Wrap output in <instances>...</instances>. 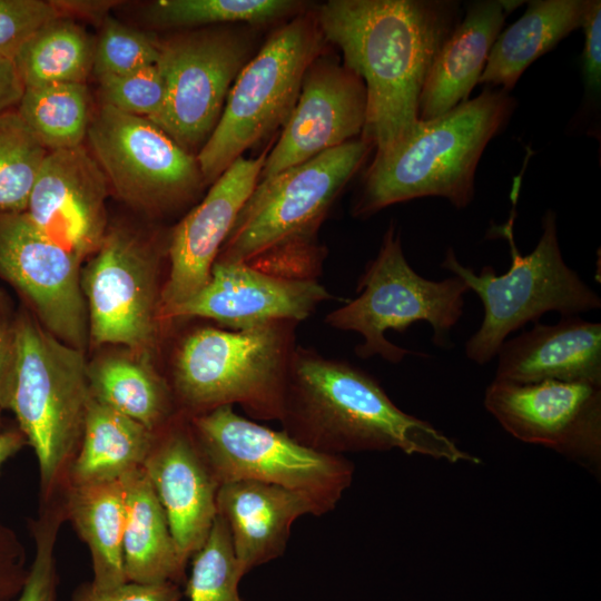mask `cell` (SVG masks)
<instances>
[{
	"mask_svg": "<svg viewBox=\"0 0 601 601\" xmlns=\"http://www.w3.org/2000/svg\"><path fill=\"white\" fill-rule=\"evenodd\" d=\"M495 378L518 384L543 381L601 386V324L579 315L535 324L505 339L496 353Z\"/></svg>",
	"mask_w": 601,
	"mask_h": 601,
	"instance_id": "22",
	"label": "cell"
},
{
	"mask_svg": "<svg viewBox=\"0 0 601 601\" xmlns=\"http://www.w3.org/2000/svg\"><path fill=\"white\" fill-rule=\"evenodd\" d=\"M28 571L23 544L12 529L0 523V601L18 597Z\"/></svg>",
	"mask_w": 601,
	"mask_h": 601,
	"instance_id": "40",
	"label": "cell"
},
{
	"mask_svg": "<svg viewBox=\"0 0 601 601\" xmlns=\"http://www.w3.org/2000/svg\"><path fill=\"white\" fill-rule=\"evenodd\" d=\"M357 292V297L326 316L327 325L363 337L355 349L357 356L378 355L400 363L412 352L391 343L386 331L403 333L423 321L433 329L434 345L449 348L450 334L463 315L464 295L470 289L455 275L442 280L418 275L406 260L400 233L392 224L376 257L361 275Z\"/></svg>",
	"mask_w": 601,
	"mask_h": 601,
	"instance_id": "8",
	"label": "cell"
},
{
	"mask_svg": "<svg viewBox=\"0 0 601 601\" xmlns=\"http://www.w3.org/2000/svg\"><path fill=\"white\" fill-rule=\"evenodd\" d=\"M183 592L175 582H125L118 587L98 590L90 582L79 585L71 601H181Z\"/></svg>",
	"mask_w": 601,
	"mask_h": 601,
	"instance_id": "38",
	"label": "cell"
},
{
	"mask_svg": "<svg viewBox=\"0 0 601 601\" xmlns=\"http://www.w3.org/2000/svg\"><path fill=\"white\" fill-rule=\"evenodd\" d=\"M486 411L515 439L538 444L601 470V386L543 381L518 384L494 378L484 394Z\"/></svg>",
	"mask_w": 601,
	"mask_h": 601,
	"instance_id": "13",
	"label": "cell"
},
{
	"mask_svg": "<svg viewBox=\"0 0 601 601\" xmlns=\"http://www.w3.org/2000/svg\"><path fill=\"white\" fill-rule=\"evenodd\" d=\"M2 411H3V410L0 407V432H1L2 430H4V427H3Z\"/></svg>",
	"mask_w": 601,
	"mask_h": 601,
	"instance_id": "45",
	"label": "cell"
},
{
	"mask_svg": "<svg viewBox=\"0 0 601 601\" xmlns=\"http://www.w3.org/2000/svg\"><path fill=\"white\" fill-rule=\"evenodd\" d=\"M189 425L219 485L240 480L278 485L308 494L327 513L353 482L354 464L345 456L309 449L230 405L191 416Z\"/></svg>",
	"mask_w": 601,
	"mask_h": 601,
	"instance_id": "9",
	"label": "cell"
},
{
	"mask_svg": "<svg viewBox=\"0 0 601 601\" xmlns=\"http://www.w3.org/2000/svg\"><path fill=\"white\" fill-rule=\"evenodd\" d=\"M155 440L156 432L91 396L70 466L71 484L121 479L142 466Z\"/></svg>",
	"mask_w": 601,
	"mask_h": 601,
	"instance_id": "27",
	"label": "cell"
},
{
	"mask_svg": "<svg viewBox=\"0 0 601 601\" xmlns=\"http://www.w3.org/2000/svg\"><path fill=\"white\" fill-rule=\"evenodd\" d=\"M302 7L290 0H159L147 6V21L160 28H198L219 23H266Z\"/></svg>",
	"mask_w": 601,
	"mask_h": 601,
	"instance_id": "31",
	"label": "cell"
},
{
	"mask_svg": "<svg viewBox=\"0 0 601 601\" xmlns=\"http://www.w3.org/2000/svg\"><path fill=\"white\" fill-rule=\"evenodd\" d=\"M92 398L152 432L165 426L171 414V393L145 361L110 355L88 366Z\"/></svg>",
	"mask_w": 601,
	"mask_h": 601,
	"instance_id": "28",
	"label": "cell"
},
{
	"mask_svg": "<svg viewBox=\"0 0 601 601\" xmlns=\"http://www.w3.org/2000/svg\"><path fill=\"white\" fill-rule=\"evenodd\" d=\"M523 3L514 0H481L467 6L441 46L424 82L418 120L437 118L469 100L484 70L490 50L505 18Z\"/></svg>",
	"mask_w": 601,
	"mask_h": 601,
	"instance_id": "23",
	"label": "cell"
},
{
	"mask_svg": "<svg viewBox=\"0 0 601 601\" xmlns=\"http://www.w3.org/2000/svg\"><path fill=\"white\" fill-rule=\"evenodd\" d=\"M58 17L52 1L0 0V56L13 59L39 28Z\"/></svg>",
	"mask_w": 601,
	"mask_h": 601,
	"instance_id": "37",
	"label": "cell"
},
{
	"mask_svg": "<svg viewBox=\"0 0 601 601\" xmlns=\"http://www.w3.org/2000/svg\"><path fill=\"white\" fill-rule=\"evenodd\" d=\"M323 40L315 14L300 13L246 62L215 129L196 156L204 181L214 183L245 150L285 125Z\"/></svg>",
	"mask_w": 601,
	"mask_h": 601,
	"instance_id": "7",
	"label": "cell"
},
{
	"mask_svg": "<svg viewBox=\"0 0 601 601\" xmlns=\"http://www.w3.org/2000/svg\"><path fill=\"white\" fill-rule=\"evenodd\" d=\"M24 444L27 440L19 427L4 428L0 432V470Z\"/></svg>",
	"mask_w": 601,
	"mask_h": 601,
	"instance_id": "44",
	"label": "cell"
},
{
	"mask_svg": "<svg viewBox=\"0 0 601 601\" xmlns=\"http://www.w3.org/2000/svg\"><path fill=\"white\" fill-rule=\"evenodd\" d=\"M62 519V510L53 509L32 522L35 556L23 588L13 601H58L55 545Z\"/></svg>",
	"mask_w": 601,
	"mask_h": 601,
	"instance_id": "36",
	"label": "cell"
},
{
	"mask_svg": "<svg viewBox=\"0 0 601 601\" xmlns=\"http://www.w3.org/2000/svg\"><path fill=\"white\" fill-rule=\"evenodd\" d=\"M295 324L200 327L184 337L173 362V386L190 417L238 404L254 418L279 421Z\"/></svg>",
	"mask_w": 601,
	"mask_h": 601,
	"instance_id": "5",
	"label": "cell"
},
{
	"mask_svg": "<svg viewBox=\"0 0 601 601\" xmlns=\"http://www.w3.org/2000/svg\"><path fill=\"white\" fill-rule=\"evenodd\" d=\"M331 295L316 279L289 278L246 263L215 262L207 284L166 318H207L233 331L300 322Z\"/></svg>",
	"mask_w": 601,
	"mask_h": 601,
	"instance_id": "17",
	"label": "cell"
},
{
	"mask_svg": "<svg viewBox=\"0 0 601 601\" xmlns=\"http://www.w3.org/2000/svg\"><path fill=\"white\" fill-rule=\"evenodd\" d=\"M324 40L366 89L362 138L383 155L418 122L430 68L457 23L459 3L444 0H329L315 13Z\"/></svg>",
	"mask_w": 601,
	"mask_h": 601,
	"instance_id": "1",
	"label": "cell"
},
{
	"mask_svg": "<svg viewBox=\"0 0 601 601\" xmlns=\"http://www.w3.org/2000/svg\"><path fill=\"white\" fill-rule=\"evenodd\" d=\"M158 59L157 41L112 18H105L93 50L92 71L99 80L156 65Z\"/></svg>",
	"mask_w": 601,
	"mask_h": 601,
	"instance_id": "34",
	"label": "cell"
},
{
	"mask_svg": "<svg viewBox=\"0 0 601 601\" xmlns=\"http://www.w3.org/2000/svg\"><path fill=\"white\" fill-rule=\"evenodd\" d=\"M81 262L43 236L24 213L0 215V277L30 303L43 328L85 352L89 324Z\"/></svg>",
	"mask_w": 601,
	"mask_h": 601,
	"instance_id": "14",
	"label": "cell"
},
{
	"mask_svg": "<svg viewBox=\"0 0 601 601\" xmlns=\"http://www.w3.org/2000/svg\"><path fill=\"white\" fill-rule=\"evenodd\" d=\"M18 355V314L0 288V407L10 410Z\"/></svg>",
	"mask_w": 601,
	"mask_h": 601,
	"instance_id": "39",
	"label": "cell"
},
{
	"mask_svg": "<svg viewBox=\"0 0 601 601\" xmlns=\"http://www.w3.org/2000/svg\"><path fill=\"white\" fill-rule=\"evenodd\" d=\"M186 581L188 601H243L238 584L245 575L233 548L225 520L216 515L201 546L193 554Z\"/></svg>",
	"mask_w": 601,
	"mask_h": 601,
	"instance_id": "33",
	"label": "cell"
},
{
	"mask_svg": "<svg viewBox=\"0 0 601 601\" xmlns=\"http://www.w3.org/2000/svg\"><path fill=\"white\" fill-rule=\"evenodd\" d=\"M365 119L363 80L345 66L317 58L304 75L295 107L266 155L259 179L355 139Z\"/></svg>",
	"mask_w": 601,
	"mask_h": 601,
	"instance_id": "16",
	"label": "cell"
},
{
	"mask_svg": "<svg viewBox=\"0 0 601 601\" xmlns=\"http://www.w3.org/2000/svg\"><path fill=\"white\" fill-rule=\"evenodd\" d=\"M582 28L584 47L582 72L589 91L599 92L601 87V2L590 0Z\"/></svg>",
	"mask_w": 601,
	"mask_h": 601,
	"instance_id": "41",
	"label": "cell"
},
{
	"mask_svg": "<svg viewBox=\"0 0 601 601\" xmlns=\"http://www.w3.org/2000/svg\"><path fill=\"white\" fill-rule=\"evenodd\" d=\"M590 0H534L495 39L479 83L509 91L522 72L559 41L582 27Z\"/></svg>",
	"mask_w": 601,
	"mask_h": 601,
	"instance_id": "25",
	"label": "cell"
},
{
	"mask_svg": "<svg viewBox=\"0 0 601 601\" xmlns=\"http://www.w3.org/2000/svg\"><path fill=\"white\" fill-rule=\"evenodd\" d=\"M95 45L71 19L58 17L39 28L13 58L24 88L58 82L85 83Z\"/></svg>",
	"mask_w": 601,
	"mask_h": 601,
	"instance_id": "29",
	"label": "cell"
},
{
	"mask_svg": "<svg viewBox=\"0 0 601 601\" xmlns=\"http://www.w3.org/2000/svg\"><path fill=\"white\" fill-rule=\"evenodd\" d=\"M85 352L18 314V355L10 410L36 454L47 492L78 450L91 398Z\"/></svg>",
	"mask_w": 601,
	"mask_h": 601,
	"instance_id": "6",
	"label": "cell"
},
{
	"mask_svg": "<svg viewBox=\"0 0 601 601\" xmlns=\"http://www.w3.org/2000/svg\"><path fill=\"white\" fill-rule=\"evenodd\" d=\"M47 152L16 109L0 115V215L26 211Z\"/></svg>",
	"mask_w": 601,
	"mask_h": 601,
	"instance_id": "32",
	"label": "cell"
},
{
	"mask_svg": "<svg viewBox=\"0 0 601 601\" xmlns=\"http://www.w3.org/2000/svg\"><path fill=\"white\" fill-rule=\"evenodd\" d=\"M266 154L236 159L214 183L203 201L175 228L170 267L160 292L159 317L198 293L208 282L211 267L242 207L259 180Z\"/></svg>",
	"mask_w": 601,
	"mask_h": 601,
	"instance_id": "19",
	"label": "cell"
},
{
	"mask_svg": "<svg viewBox=\"0 0 601 601\" xmlns=\"http://www.w3.org/2000/svg\"><path fill=\"white\" fill-rule=\"evenodd\" d=\"M16 110L48 151L81 146L87 137L90 114L85 83L27 87Z\"/></svg>",
	"mask_w": 601,
	"mask_h": 601,
	"instance_id": "30",
	"label": "cell"
},
{
	"mask_svg": "<svg viewBox=\"0 0 601 601\" xmlns=\"http://www.w3.org/2000/svg\"><path fill=\"white\" fill-rule=\"evenodd\" d=\"M373 146L352 139L258 180L215 262L248 263L292 239L315 237L327 210Z\"/></svg>",
	"mask_w": 601,
	"mask_h": 601,
	"instance_id": "10",
	"label": "cell"
},
{
	"mask_svg": "<svg viewBox=\"0 0 601 601\" xmlns=\"http://www.w3.org/2000/svg\"><path fill=\"white\" fill-rule=\"evenodd\" d=\"M85 269L89 338L97 344L147 348L159 317L156 266L150 253L132 235L115 230L105 235Z\"/></svg>",
	"mask_w": 601,
	"mask_h": 601,
	"instance_id": "15",
	"label": "cell"
},
{
	"mask_svg": "<svg viewBox=\"0 0 601 601\" xmlns=\"http://www.w3.org/2000/svg\"><path fill=\"white\" fill-rule=\"evenodd\" d=\"M158 47L166 98L150 121L191 154L215 129L229 89L247 62L248 40L228 29H203L178 33Z\"/></svg>",
	"mask_w": 601,
	"mask_h": 601,
	"instance_id": "11",
	"label": "cell"
},
{
	"mask_svg": "<svg viewBox=\"0 0 601 601\" xmlns=\"http://www.w3.org/2000/svg\"><path fill=\"white\" fill-rule=\"evenodd\" d=\"M142 467L166 513L176 546L187 563L217 515L216 481L190 428L175 423L158 437Z\"/></svg>",
	"mask_w": 601,
	"mask_h": 601,
	"instance_id": "20",
	"label": "cell"
},
{
	"mask_svg": "<svg viewBox=\"0 0 601 601\" xmlns=\"http://www.w3.org/2000/svg\"><path fill=\"white\" fill-rule=\"evenodd\" d=\"M24 91L13 59L0 56V115L17 108Z\"/></svg>",
	"mask_w": 601,
	"mask_h": 601,
	"instance_id": "42",
	"label": "cell"
},
{
	"mask_svg": "<svg viewBox=\"0 0 601 601\" xmlns=\"http://www.w3.org/2000/svg\"><path fill=\"white\" fill-rule=\"evenodd\" d=\"M216 505L229 529L244 574L284 554L298 518L325 514L306 493L249 480L220 484Z\"/></svg>",
	"mask_w": 601,
	"mask_h": 601,
	"instance_id": "21",
	"label": "cell"
},
{
	"mask_svg": "<svg viewBox=\"0 0 601 601\" xmlns=\"http://www.w3.org/2000/svg\"><path fill=\"white\" fill-rule=\"evenodd\" d=\"M66 511L89 549L92 587L107 590L127 582L122 556L126 522V489L122 477L71 484Z\"/></svg>",
	"mask_w": 601,
	"mask_h": 601,
	"instance_id": "26",
	"label": "cell"
},
{
	"mask_svg": "<svg viewBox=\"0 0 601 601\" xmlns=\"http://www.w3.org/2000/svg\"><path fill=\"white\" fill-rule=\"evenodd\" d=\"M514 107L508 91L486 89L437 118L418 120L404 140L374 157L354 215L367 217L387 206L430 196L465 208L474 196L481 156Z\"/></svg>",
	"mask_w": 601,
	"mask_h": 601,
	"instance_id": "3",
	"label": "cell"
},
{
	"mask_svg": "<svg viewBox=\"0 0 601 601\" xmlns=\"http://www.w3.org/2000/svg\"><path fill=\"white\" fill-rule=\"evenodd\" d=\"M515 208L509 219L490 229L509 242L511 265L497 275L492 266L476 273L457 259L453 248L445 252L441 267L460 277L484 308L479 329L465 344L466 357L484 365L491 362L515 331L548 312L575 316L601 307L600 296L563 259L556 233V216L548 210L535 248L522 255L514 240Z\"/></svg>",
	"mask_w": 601,
	"mask_h": 601,
	"instance_id": "4",
	"label": "cell"
},
{
	"mask_svg": "<svg viewBox=\"0 0 601 601\" xmlns=\"http://www.w3.org/2000/svg\"><path fill=\"white\" fill-rule=\"evenodd\" d=\"M53 6L63 17L65 12H73L93 19L101 18L117 2L114 1H52Z\"/></svg>",
	"mask_w": 601,
	"mask_h": 601,
	"instance_id": "43",
	"label": "cell"
},
{
	"mask_svg": "<svg viewBox=\"0 0 601 601\" xmlns=\"http://www.w3.org/2000/svg\"><path fill=\"white\" fill-rule=\"evenodd\" d=\"M99 83L102 104L117 110L151 120L162 109L166 83L158 63L100 79Z\"/></svg>",
	"mask_w": 601,
	"mask_h": 601,
	"instance_id": "35",
	"label": "cell"
},
{
	"mask_svg": "<svg viewBox=\"0 0 601 601\" xmlns=\"http://www.w3.org/2000/svg\"><path fill=\"white\" fill-rule=\"evenodd\" d=\"M279 422L290 437L325 454L400 450L480 463L431 423L402 411L365 371L304 347L292 356Z\"/></svg>",
	"mask_w": 601,
	"mask_h": 601,
	"instance_id": "2",
	"label": "cell"
},
{
	"mask_svg": "<svg viewBox=\"0 0 601 601\" xmlns=\"http://www.w3.org/2000/svg\"><path fill=\"white\" fill-rule=\"evenodd\" d=\"M107 178L78 146L48 151L29 195L26 216L48 239L80 257L105 238Z\"/></svg>",
	"mask_w": 601,
	"mask_h": 601,
	"instance_id": "18",
	"label": "cell"
},
{
	"mask_svg": "<svg viewBox=\"0 0 601 601\" xmlns=\"http://www.w3.org/2000/svg\"><path fill=\"white\" fill-rule=\"evenodd\" d=\"M87 137L107 180L132 205H174L204 180L197 158L147 118L102 104Z\"/></svg>",
	"mask_w": 601,
	"mask_h": 601,
	"instance_id": "12",
	"label": "cell"
},
{
	"mask_svg": "<svg viewBox=\"0 0 601 601\" xmlns=\"http://www.w3.org/2000/svg\"><path fill=\"white\" fill-rule=\"evenodd\" d=\"M126 522L122 556L126 580L180 584L187 563L180 556L166 513L142 466L122 476Z\"/></svg>",
	"mask_w": 601,
	"mask_h": 601,
	"instance_id": "24",
	"label": "cell"
}]
</instances>
